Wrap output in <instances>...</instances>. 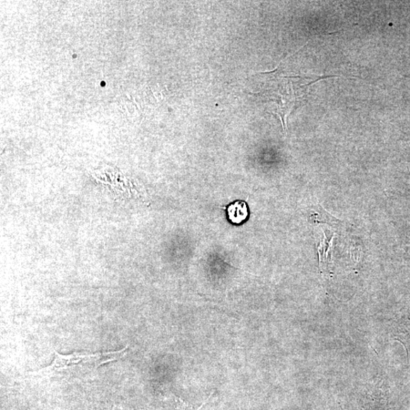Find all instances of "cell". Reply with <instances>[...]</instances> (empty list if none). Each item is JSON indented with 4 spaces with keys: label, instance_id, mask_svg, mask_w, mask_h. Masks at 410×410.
Here are the masks:
<instances>
[{
    "label": "cell",
    "instance_id": "4",
    "mask_svg": "<svg viewBox=\"0 0 410 410\" xmlns=\"http://www.w3.org/2000/svg\"><path fill=\"white\" fill-rule=\"evenodd\" d=\"M402 322L397 325L396 334L398 336V339L407 346L408 351H410V317L408 315L404 317Z\"/></svg>",
    "mask_w": 410,
    "mask_h": 410
},
{
    "label": "cell",
    "instance_id": "2",
    "mask_svg": "<svg viewBox=\"0 0 410 410\" xmlns=\"http://www.w3.org/2000/svg\"><path fill=\"white\" fill-rule=\"evenodd\" d=\"M229 221L233 224H241L249 218V208L244 201H237L229 205L227 209Z\"/></svg>",
    "mask_w": 410,
    "mask_h": 410
},
{
    "label": "cell",
    "instance_id": "1",
    "mask_svg": "<svg viewBox=\"0 0 410 410\" xmlns=\"http://www.w3.org/2000/svg\"><path fill=\"white\" fill-rule=\"evenodd\" d=\"M90 355H84L79 353H74L70 355H62L55 352L52 363L37 372L33 373V376L37 377H64L74 373L78 368L88 366L91 368Z\"/></svg>",
    "mask_w": 410,
    "mask_h": 410
},
{
    "label": "cell",
    "instance_id": "5",
    "mask_svg": "<svg viewBox=\"0 0 410 410\" xmlns=\"http://www.w3.org/2000/svg\"><path fill=\"white\" fill-rule=\"evenodd\" d=\"M112 410H129V409H128L127 408H126L124 406L116 405L114 406V408H112Z\"/></svg>",
    "mask_w": 410,
    "mask_h": 410
},
{
    "label": "cell",
    "instance_id": "3",
    "mask_svg": "<svg viewBox=\"0 0 410 410\" xmlns=\"http://www.w3.org/2000/svg\"><path fill=\"white\" fill-rule=\"evenodd\" d=\"M128 346L115 352L98 353L91 354L90 364L94 369L98 368L104 364L121 360L127 353Z\"/></svg>",
    "mask_w": 410,
    "mask_h": 410
}]
</instances>
